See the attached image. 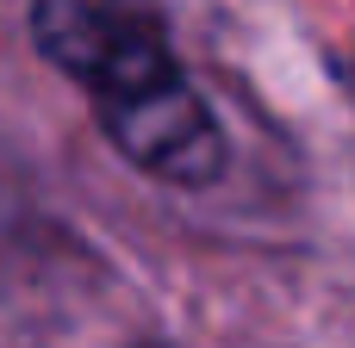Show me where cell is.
Wrapping results in <instances>:
<instances>
[{
    "label": "cell",
    "instance_id": "6da1fadb",
    "mask_svg": "<svg viewBox=\"0 0 355 348\" xmlns=\"http://www.w3.org/2000/svg\"><path fill=\"white\" fill-rule=\"evenodd\" d=\"M37 50L94 100L112 149L168 187L225 174V131L187 81L156 0H31Z\"/></svg>",
    "mask_w": 355,
    "mask_h": 348
}]
</instances>
